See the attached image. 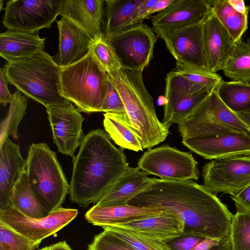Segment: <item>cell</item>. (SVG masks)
I'll return each mask as SVG.
<instances>
[{"mask_svg": "<svg viewBox=\"0 0 250 250\" xmlns=\"http://www.w3.org/2000/svg\"><path fill=\"white\" fill-rule=\"evenodd\" d=\"M157 0H140L134 9L130 20V27L140 24L145 19L148 18V12Z\"/></svg>", "mask_w": 250, "mask_h": 250, "instance_id": "ab89813d", "label": "cell"}, {"mask_svg": "<svg viewBox=\"0 0 250 250\" xmlns=\"http://www.w3.org/2000/svg\"><path fill=\"white\" fill-rule=\"evenodd\" d=\"M203 40L210 71L222 70L234 42L211 10L203 21Z\"/></svg>", "mask_w": 250, "mask_h": 250, "instance_id": "ffe728a7", "label": "cell"}, {"mask_svg": "<svg viewBox=\"0 0 250 250\" xmlns=\"http://www.w3.org/2000/svg\"><path fill=\"white\" fill-rule=\"evenodd\" d=\"M231 250H250V213L237 210L230 225Z\"/></svg>", "mask_w": 250, "mask_h": 250, "instance_id": "836d02e7", "label": "cell"}, {"mask_svg": "<svg viewBox=\"0 0 250 250\" xmlns=\"http://www.w3.org/2000/svg\"><path fill=\"white\" fill-rule=\"evenodd\" d=\"M123 149L115 146L103 129L92 130L84 136L72 159L69 190L72 202L84 208L97 203L129 166Z\"/></svg>", "mask_w": 250, "mask_h": 250, "instance_id": "7a4b0ae2", "label": "cell"}, {"mask_svg": "<svg viewBox=\"0 0 250 250\" xmlns=\"http://www.w3.org/2000/svg\"><path fill=\"white\" fill-rule=\"evenodd\" d=\"M222 239L205 238L190 250H208L218 245Z\"/></svg>", "mask_w": 250, "mask_h": 250, "instance_id": "ee69618b", "label": "cell"}, {"mask_svg": "<svg viewBox=\"0 0 250 250\" xmlns=\"http://www.w3.org/2000/svg\"><path fill=\"white\" fill-rule=\"evenodd\" d=\"M230 197L235 202L236 210L250 213V185L237 195Z\"/></svg>", "mask_w": 250, "mask_h": 250, "instance_id": "b9f144b4", "label": "cell"}, {"mask_svg": "<svg viewBox=\"0 0 250 250\" xmlns=\"http://www.w3.org/2000/svg\"><path fill=\"white\" fill-rule=\"evenodd\" d=\"M41 242H34L0 220V250H35Z\"/></svg>", "mask_w": 250, "mask_h": 250, "instance_id": "e575fe53", "label": "cell"}, {"mask_svg": "<svg viewBox=\"0 0 250 250\" xmlns=\"http://www.w3.org/2000/svg\"><path fill=\"white\" fill-rule=\"evenodd\" d=\"M101 112L125 115V110L122 98L109 79Z\"/></svg>", "mask_w": 250, "mask_h": 250, "instance_id": "f35d334b", "label": "cell"}, {"mask_svg": "<svg viewBox=\"0 0 250 250\" xmlns=\"http://www.w3.org/2000/svg\"><path fill=\"white\" fill-rule=\"evenodd\" d=\"M2 69L8 83L45 107L68 102L61 94V67L44 51L6 61Z\"/></svg>", "mask_w": 250, "mask_h": 250, "instance_id": "277c9868", "label": "cell"}, {"mask_svg": "<svg viewBox=\"0 0 250 250\" xmlns=\"http://www.w3.org/2000/svg\"><path fill=\"white\" fill-rule=\"evenodd\" d=\"M211 10L234 42L242 39L248 29V14L236 11L227 0H209Z\"/></svg>", "mask_w": 250, "mask_h": 250, "instance_id": "f1b7e54d", "label": "cell"}, {"mask_svg": "<svg viewBox=\"0 0 250 250\" xmlns=\"http://www.w3.org/2000/svg\"><path fill=\"white\" fill-rule=\"evenodd\" d=\"M87 250H136L106 228L96 235Z\"/></svg>", "mask_w": 250, "mask_h": 250, "instance_id": "8d00e7d4", "label": "cell"}, {"mask_svg": "<svg viewBox=\"0 0 250 250\" xmlns=\"http://www.w3.org/2000/svg\"><path fill=\"white\" fill-rule=\"evenodd\" d=\"M90 49L95 59L107 74L122 67L114 48L105 40L104 36L93 42Z\"/></svg>", "mask_w": 250, "mask_h": 250, "instance_id": "d590c367", "label": "cell"}, {"mask_svg": "<svg viewBox=\"0 0 250 250\" xmlns=\"http://www.w3.org/2000/svg\"><path fill=\"white\" fill-rule=\"evenodd\" d=\"M106 228L136 250H173L167 243L125 229L107 226Z\"/></svg>", "mask_w": 250, "mask_h": 250, "instance_id": "d6a6232c", "label": "cell"}, {"mask_svg": "<svg viewBox=\"0 0 250 250\" xmlns=\"http://www.w3.org/2000/svg\"><path fill=\"white\" fill-rule=\"evenodd\" d=\"M222 71L231 81L250 82V42L243 39L234 42Z\"/></svg>", "mask_w": 250, "mask_h": 250, "instance_id": "4dcf8cb0", "label": "cell"}, {"mask_svg": "<svg viewBox=\"0 0 250 250\" xmlns=\"http://www.w3.org/2000/svg\"><path fill=\"white\" fill-rule=\"evenodd\" d=\"M203 21L168 33L163 40L176 64L211 72L204 47Z\"/></svg>", "mask_w": 250, "mask_h": 250, "instance_id": "5bb4252c", "label": "cell"}, {"mask_svg": "<svg viewBox=\"0 0 250 250\" xmlns=\"http://www.w3.org/2000/svg\"><path fill=\"white\" fill-rule=\"evenodd\" d=\"M27 105L26 96L17 89L13 94L7 115L0 124V142L9 136L18 140V126L25 114Z\"/></svg>", "mask_w": 250, "mask_h": 250, "instance_id": "1f68e13d", "label": "cell"}, {"mask_svg": "<svg viewBox=\"0 0 250 250\" xmlns=\"http://www.w3.org/2000/svg\"><path fill=\"white\" fill-rule=\"evenodd\" d=\"M25 166V160L18 145L9 137L0 142V209L11 206L10 198L12 188Z\"/></svg>", "mask_w": 250, "mask_h": 250, "instance_id": "7402d4cb", "label": "cell"}, {"mask_svg": "<svg viewBox=\"0 0 250 250\" xmlns=\"http://www.w3.org/2000/svg\"><path fill=\"white\" fill-rule=\"evenodd\" d=\"M78 214L77 209L62 207L42 218H32L11 206L0 209V220L24 236L41 242L69 224Z\"/></svg>", "mask_w": 250, "mask_h": 250, "instance_id": "4fadbf2b", "label": "cell"}, {"mask_svg": "<svg viewBox=\"0 0 250 250\" xmlns=\"http://www.w3.org/2000/svg\"><path fill=\"white\" fill-rule=\"evenodd\" d=\"M190 150L206 159L250 155V133L234 132L182 139Z\"/></svg>", "mask_w": 250, "mask_h": 250, "instance_id": "e0dca14e", "label": "cell"}, {"mask_svg": "<svg viewBox=\"0 0 250 250\" xmlns=\"http://www.w3.org/2000/svg\"><path fill=\"white\" fill-rule=\"evenodd\" d=\"M3 3H4V0H0V11L2 10V5L3 4Z\"/></svg>", "mask_w": 250, "mask_h": 250, "instance_id": "816d5d0a", "label": "cell"}, {"mask_svg": "<svg viewBox=\"0 0 250 250\" xmlns=\"http://www.w3.org/2000/svg\"><path fill=\"white\" fill-rule=\"evenodd\" d=\"M211 10L209 0H175L151 17L153 30L163 39L175 30L203 22Z\"/></svg>", "mask_w": 250, "mask_h": 250, "instance_id": "2e32d148", "label": "cell"}, {"mask_svg": "<svg viewBox=\"0 0 250 250\" xmlns=\"http://www.w3.org/2000/svg\"><path fill=\"white\" fill-rule=\"evenodd\" d=\"M138 167L128 166L125 172L96 204L99 206H119L127 204L135 196L144 191L152 178Z\"/></svg>", "mask_w": 250, "mask_h": 250, "instance_id": "603a6c76", "label": "cell"}, {"mask_svg": "<svg viewBox=\"0 0 250 250\" xmlns=\"http://www.w3.org/2000/svg\"><path fill=\"white\" fill-rule=\"evenodd\" d=\"M165 80L166 102L162 123L168 129L192 114L215 89L193 83L174 70Z\"/></svg>", "mask_w": 250, "mask_h": 250, "instance_id": "ba28073f", "label": "cell"}, {"mask_svg": "<svg viewBox=\"0 0 250 250\" xmlns=\"http://www.w3.org/2000/svg\"><path fill=\"white\" fill-rule=\"evenodd\" d=\"M208 250H231V243L230 236L222 238L220 243Z\"/></svg>", "mask_w": 250, "mask_h": 250, "instance_id": "7dc6e473", "label": "cell"}, {"mask_svg": "<svg viewBox=\"0 0 250 250\" xmlns=\"http://www.w3.org/2000/svg\"><path fill=\"white\" fill-rule=\"evenodd\" d=\"M231 6L237 12L242 14H249L250 6H246L243 0H227Z\"/></svg>", "mask_w": 250, "mask_h": 250, "instance_id": "bcb514c9", "label": "cell"}, {"mask_svg": "<svg viewBox=\"0 0 250 250\" xmlns=\"http://www.w3.org/2000/svg\"><path fill=\"white\" fill-rule=\"evenodd\" d=\"M202 177L213 194L237 195L250 185V155L213 159L203 167Z\"/></svg>", "mask_w": 250, "mask_h": 250, "instance_id": "8fae6325", "label": "cell"}, {"mask_svg": "<svg viewBox=\"0 0 250 250\" xmlns=\"http://www.w3.org/2000/svg\"><path fill=\"white\" fill-rule=\"evenodd\" d=\"M50 246L51 250H73L65 241L59 242Z\"/></svg>", "mask_w": 250, "mask_h": 250, "instance_id": "c3c4849f", "label": "cell"}, {"mask_svg": "<svg viewBox=\"0 0 250 250\" xmlns=\"http://www.w3.org/2000/svg\"><path fill=\"white\" fill-rule=\"evenodd\" d=\"M57 23L59 42L54 59L61 67H65L84 57L94 41L81 29L62 17Z\"/></svg>", "mask_w": 250, "mask_h": 250, "instance_id": "44dd1931", "label": "cell"}, {"mask_svg": "<svg viewBox=\"0 0 250 250\" xmlns=\"http://www.w3.org/2000/svg\"><path fill=\"white\" fill-rule=\"evenodd\" d=\"M198 163L192 154L164 145L149 149L138 160L137 167L148 175L165 180H198Z\"/></svg>", "mask_w": 250, "mask_h": 250, "instance_id": "9c48e42d", "label": "cell"}, {"mask_svg": "<svg viewBox=\"0 0 250 250\" xmlns=\"http://www.w3.org/2000/svg\"><path fill=\"white\" fill-rule=\"evenodd\" d=\"M102 0H63L60 15L85 32L94 42L104 36Z\"/></svg>", "mask_w": 250, "mask_h": 250, "instance_id": "d6986e66", "label": "cell"}, {"mask_svg": "<svg viewBox=\"0 0 250 250\" xmlns=\"http://www.w3.org/2000/svg\"><path fill=\"white\" fill-rule=\"evenodd\" d=\"M39 250H51V248H50V246H47V247H45L44 248H42L41 249H40Z\"/></svg>", "mask_w": 250, "mask_h": 250, "instance_id": "f907efd6", "label": "cell"}, {"mask_svg": "<svg viewBox=\"0 0 250 250\" xmlns=\"http://www.w3.org/2000/svg\"><path fill=\"white\" fill-rule=\"evenodd\" d=\"M45 39L39 32L7 29L0 34V55L8 62L31 57L44 51Z\"/></svg>", "mask_w": 250, "mask_h": 250, "instance_id": "cb8c5ba5", "label": "cell"}, {"mask_svg": "<svg viewBox=\"0 0 250 250\" xmlns=\"http://www.w3.org/2000/svg\"><path fill=\"white\" fill-rule=\"evenodd\" d=\"M107 73L93 56L91 49L79 61L61 67V94L80 112H100L105 98Z\"/></svg>", "mask_w": 250, "mask_h": 250, "instance_id": "5b68a950", "label": "cell"}, {"mask_svg": "<svg viewBox=\"0 0 250 250\" xmlns=\"http://www.w3.org/2000/svg\"><path fill=\"white\" fill-rule=\"evenodd\" d=\"M63 0H11L2 22L8 29L36 32L49 28L60 15Z\"/></svg>", "mask_w": 250, "mask_h": 250, "instance_id": "30bf717a", "label": "cell"}, {"mask_svg": "<svg viewBox=\"0 0 250 250\" xmlns=\"http://www.w3.org/2000/svg\"><path fill=\"white\" fill-rule=\"evenodd\" d=\"M8 81L5 76L2 68L0 69V103L3 106L10 104L13 98L8 88Z\"/></svg>", "mask_w": 250, "mask_h": 250, "instance_id": "7bdbcfd3", "label": "cell"}, {"mask_svg": "<svg viewBox=\"0 0 250 250\" xmlns=\"http://www.w3.org/2000/svg\"><path fill=\"white\" fill-rule=\"evenodd\" d=\"M220 99L235 113H250V83L223 80L215 89Z\"/></svg>", "mask_w": 250, "mask_h": 250, "instance_id": "f546056e", "label": "cell"}, {"mask_svg": "<svg viewBox=\"0 0 250 250\" xmlns=\"http://www.w3.org/2000/svg\"><path fill=\"white\" fill-rule=\"evenodd\" d=\"M175 0H157L154 6L148 12V18L154 13H158L168 7Z\"/></svg>", "mask_w": 250, "mask_h": 250, "instance_id": "f6af8a7d", "label": "cell"}, {"mask_svg": "<svg viewBox=\"0 0 250 250\" xmlns=\"http://www.w3.org/2000/svg\"><path fill=\"white\" fill-rule=\"evenodd\" d=\"M178 129L182 139L234 132L250 133L215 89L192 114L178 124Z\"/></svg>", "mask_w": 250, "mask_h": 250, "instance_id": "52a82bcc", "label": "cell"}, {"mask_svg": "<svg viewBox=\"0 0 250 250\" xmlns=\"http://www.w3.org/2000/svg\"><path fill=\"white\" fill-rule=\"evenodd\" d=\"M127 204L157 207L176 214L185 224L181 236L222 239L230 236L233 214L215 194L192 180L152 178L148 187Z\"/></svg>", "mask_w": 250, "mask_h": 250, "instance_id": "6da1fadb", "label": "cell"}, {"mask_svg": "<svg viewBox=\"0 0 250 250\" xmlns=\"http://www.w3.org/2000/svg\"><path fill=\"white\" fill-rule=\"evenodd\" d=\"M241 120L247 126L250 133V113H236Z\"/></svg>", "mask_w": 250, "mask_h": 250, "instance_id": "681fc988", "label": "cell"}, {"mask_svg": "<svg viewBox=\"0 0 250 250\" xmlns=\"http://www.w3.org/2000/svg\"><path fill=\"white\" fill-rule=\"evenodd\" d=\"M143 72L122 66L107 75L123 102L127 124L145 149L164 141L169 132L156 115L153 99L144 83Z\"/></svg>", "mask_w": 250, "mask_h": 250, "instance_id": "3957f363", "label": "cell"}, {"mask_svg": "<svg viewBox=\"0 0 250 250\" xmlns=\"http://www.w3.org/2000/svg\"><path fill=\"white\" fill-rule=\"evenodd\" d=\"M164 210L157 207H137L129 204L99 206L95 204L85 214L88 222L104 228L144 216L159 214Z\"/></svg>", "mask_w": 250, "mask_h": 250, "instance_id": "d4e9b609", "label": "cell"}, {"mask_svg": "<svg viewBox=\"0 0 250 250\" xmlns=\"http://www.w3.org/2000/svg\"><path fill=\"white\" fill-rule=\"evenodd\" d=\"M188 80L209 88L215 89L223 81L216 73L207 72L176 64L174 69Z\"/></svg>", "mask_w": 250, "mask_h": 250, "instance_id": "74e56055", "label": "cell"}, {"mask_svg": "<svg viewBox=\"0 0 250 250\" xmlns=\"http://www.w3.org/2000/svg\"><path fill=\"white\" fill-rule=\"evenodd\" d=\"M205 238L192 236H180L175 239V241L168 242L170 243L168 244L173 250H190Z\"/></svg>", "mask_w": 250, "mask_h": 250, "instance_id": "60d3db41", "label": "cell"}, {"mask_svg": "<svg viewBox=\"0 0 250 250\" xmlns=\"http://www.w3.org/2000/svg\"><path fill=\"white\" fill-rule=\"evenodd\" d=\"M109 226L132 230L167 243L181 236L185 230L181 217L167 210Z\"/></svg>", "mask_w": 250, "mask_h": 250, "instance_id": "ac0fdd59", "label": "cell"}, {"mask_svg": "<svg viewBox=\"0 0 250 250\" xmlns=\"http://www.w3.org/2000/svg\"><path fill=\"white\" fill-rule=\"evenodd\" d=\"M25 170L32 188L48 212L61 207L69 185L56 153L46 144L30 146Z\"/></svg>", "mask_w": 250, "mask_h": 250, "instance_id": "8992f818", "label": "cell"}, {"mask_svg": "<svg viewBox=\"0 0 250 250\" xmlns=\"http://www.w3.org/2000/svg\"><path fill=\"white\" fill-rule=\"evenodd\" d=\"M46 109L54 143L60 153L73 158L85 136L82 129L84 118L69 101Z\"/></svg>", "mask_w": 250, "mask_h": 250, "instance_id": "9a60e30c", "label": "cell"}, {"mask_svg": "<svg viewBox=\"0 0 250 250\" xmlns=\"http://www.w3.org/2000/svg\"><path fill=\"white\" fill-rule=\"evenodd\" d=\"M11 205L21 213L32 218H42L50 213L41 203L29 183L25 168L12 188Z\"/></svg>", "mask_w": 250, "mask_h": 250, "instance_id": "484cf974", "label": "cell"}, {"mask_svg": "<svg viewBox=\"0 0 250 250\" xmlns=\"http://www.w3.org/2000/svg\"><path fill=\"white\" fill-rule=\"evenodd\" d=\"M140 0H105L106 19L104 36L112 37L130 27L133 11Z\"/></svg>", "mask_w": 250, "mask_h": 250, "instance_id": "4316f807", "label": "cell"}, {"mask_svg": "<svg viewBox=\"0 0 250 250\" xmlns=\"http://www.w3.org/2000/svg\"><path fill=\"white\" fill-rule=\"evenodd\" d=\"M104 116V130L116 145L123 149L143 150L137 136L127 124L125 114L105 113Z\"/></svg>", "mask_w": 250, "mask_h": 250, "instance_id": "83f0119b", "label": "cell"}, {"mask_svg": "<svg viewBox=\"0 0 250 250\" xmlns=\"http://www.w3.org/2000/svg\"><path fill=\"white\" fill-rule=\"evenodd\" d=\"M105 40L113 47L122 67L143 70L150 62L157 37L148 25L140 23Z\"/></svg>", "mask_w": 250, "mask_h": 250, "instance_id": "7c38bea8", "label": "cell"}]
</instances>
